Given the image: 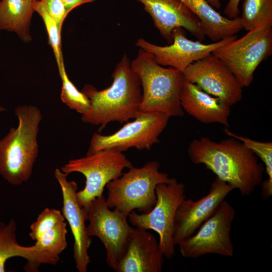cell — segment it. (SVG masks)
<instances>
[{
    "mask_svg": "<svg viewBox=\"0 0 272 272\" xmlns=\"http://www.w3.org/2000/svg\"><path fill=\"white\" fill-rule=\"evenodd\" d=\"M157 201L148 213L137 214L132 211L129 221L137 228L153 230L159 236V245L164 256L168 259L175 255L173 234L176 213L185 198V185L177 180L171 183H160L156 187Z\"/></svg>",
    "mask_w": 272,
    "mask_h": 272,
    "instance_id": "obj_9",
    "label": "cell"
},
{
    "mask_svg": "<svg viewBox=\"0 0 272 272\" xmlns=\"http://www.w3.org/2000/svg\"><path fill=\"white\" fill-rule=\"evenodd\" d=\"M135 1L144 5L155 26L168 42H172V33L176 28L188 31L200 41L204 39L199 20L181 0Z\"/></svg>",
    "mask_w": 272,
    "mask_h": 272,
    "instance_id": "obj_16",
    "label": "cell"
},
{
    "mask_svg": "<svg viewBox=\"0 0 272 272\" xmlns=\"http://www.w3.org/2000/svg\"><path fill=\"white\" fill-rule=\"evenodd\" d=\"M215 142L207 137L194 139L187 153L191 162L203 164L217 177L250 195L262 182L264 167L256 155L233 138Z\"/></svg>",
    "mask_w": 272,
    "mask_h": 272,
    "instance_id": "obj_1",
    "label": "cell"
},
{
    "mask_svg": "<svg viewBox=\"0 0 272 272\" xmlns=\"http://www.w3.org/2000/svg\"><path fill=\"white\" fill-rule=\"evenodd\" d=\"M212 54L225 64L243 88L248 87L256 69L272 54V24L259 25Z\"/></svg>",
    "mask_w": 272,
    "mask_h": 272,
    "instance_id": "obj_6",
    "label": "cell"
},
{
    "mask_svg": "<svg viewBox=\"0 0 272 272\" xmlns=\"http://www.w3.org/2000/svg\"><path fill=\"white\" fill-rule=\"evenodd\" d=\"M48 12L55 21L61 32L64 19L69 14L62 0H41Z\"/></svg>",
    "mask_w": 272,
    "mask_h": 272,
    "instance_id": "obj_28",
    "label": "cell"
},
{
    "mask_svg": "<svg viewBox=\"0 0 272 272\" xmlns=\"http://www.w3.org/2000/svg\"><path fill=\"white\" fill-rule=\"evenodd\" d=\"M66 223L65 221L58 224L40 236L34 244L39 250L59 258V255L66 248Z\"/></svg>",
    "mask_w": 272,
    "mask_h": 272,
    "instance_id": "obj_24",
    "label": "cell"
},
{
    "mask_svg": "<svg viewBox=\"0 0 272 272\" xmlns=\"http://www.w3.org/2000/svg\"><path fill=\"white\" fill-rule=\"evenodd\" d=\"M58 72L62 81L60 95L62 102L70 109L84 114L90 107L89 99L82 91H79L69 79L64 64L58 69Z\"/></svg>",
    "mask_w": 272,
    "mask_h": 272,
    "instance_id": "obj_25",
    "label": "cell"
},
{
    "mask_svg": "<svg viewBox=\"0 0 272 272\" xmlns=\"http://www.w3.org/2000/svg\"><path fill=\"white\" fill-rule=\"evenodd\" d=\"M66 11L69 14L75 8L86 3H92L95 0H62Z\"/></svg>",
    "mask_w": 272,
    "mask_h": 272,
    "instance_id": "obj_30",
    "label": "cell"
},
{
    "mask_svg": "<svg viewBox=\"0 0 272 272\" xmlns=\"http://www.w3.org/2000/svg\"><path fill=\"white\" fill-rule=\"evenodd\" d=\"M130 66L141 83L140 112H161L169 117L184 115L180 100L184 81L182 72L159 64L151 54L141 48Z\"/></svg>",
    "mask_w": 272,
    "mask_h": 272,
    "instance_id": "obj_4",
    "label": "cell"
},
{
    "mask_svg": "<svg viewBox=\"0 0 272 272\" xmlns=\"http://www.w3.org/2000/svg\"><path fill=\"white\" fill-rule=\"evenodd\" d=\"M184 80L232 106L242 98L243 87L225 64L212 53L189 65Z\"/></svg>",
    "mask_w": 272,
    "mask_h": 272,
    "instance_id": "obj_13",
    "label": "cell"
},
{
    "mask_svg": "<svg viewBox=\"0 0 272 272\" xmlns=\"http://www.w3.org/2000/svg\"><path fill=\"white\" fill-rule=\"evenodd\" d=\"M184 29L176 28L172 33V43L167 46H159L139 38L135 45L151 54L159 64L173 67L182 73L191 64L212 53L217 49L237 38L229 37L210 44L188 39Z\"/></svg>",
    "mask_w": 272,
    "mask_h": 272,
    "instance_id": "obj_12",
    "label": "cell"
},
{
    "mask_svg": "<svg viewBox=\"0 0 272 272\" xmlns=\"http://www.w3.org/2000/svg\"><path fill=\"white\" fill-rule=\"evenodd\" d=\"M64 221L59 210L46 208L39 214L36 221L30 226L29 237L36 241L43 233Z\"/></svg>",
    "mask_w": 272,
    "mask_h": 272,
    "instance_id": "obj_27",
    "label": "cell"
},
{
    "mask_svg": "<svg viewBox=\"0 0 272 272\" xmlns=\"http://www.w3.org/2000/svg\"><path fill=\"white\" fill-rule=\"evenodd\" d=\"M160 166L157 161L148 162L140 168L132 166L127 172L108 183L106 202L108 208H114L126 217L136 209L144 214L149 212L157 201L156 186L176 180L159 171Z\"/></svg>",
    "mask_w": 272,
    "mask_h": 272,
    "instance_id": "obj_5",
    "label": "cell"
},
{
    "mask_svg": "<svg viewBox=\"0 0 272 272\" xmlns=\"http://www.w3.org/2000/svg\"><path fill=\"white\" fill-rule=\"evenodd\" d=\"M5 110L6 109H5L4 107L0 106V112H3V111H5Z\"/></svg>",
    "mask_w": 272,
    "mask_h": 272,
    "instance_id": "obj_33",
    "label": "cell"
},
{
    "mask_svg": "<svg viewBox=\"0 0 272 272\" xmlns=\"http://www.w3.org/2000/svg\"><path fill=\"white\" fill-rule=\"evenodd\" d=\"M67 175L60 169L55 170L54 176L62 192V214L70 225L74 238V258L76 266L78 271L87 272L90 262L88 250L92 242L85 225L87 210L79 203L76 196L77 184L74 181H69Z\"/></svg>",
    "mask_w": 272,
    "mask_h": 272,
    "instance_id": "obj_15",
    "label": "cell"
},
{
    "mask_svg": "<svg viewBox=\"0 0 272 272\" xmlns=\"http://www.w3.org/2000/svg\"><path fill=\"white\" fill-rule=\"evenodd\" d=\"M15 114L18 125L0 140V174L9 183L20 185L31 177L38 157L42 115L38 107L27 105L16 107Z\"/></svg>",
    "mask_w": 272,
    "mask_h": 272,
    "instance_id": "obj_3",
    "label": "cell"
},
{
    "mask_svg": "<svg viewBox=\"0 0 272 272\" xmlns=\"http://www.w3.org/2000/svg\"><path fill=\"white\" fill-rule=\"evenodd\" d=\"M208 3L213 8L219 9L221 4L220 0H206Z\"/></svg>",
    "mask_w": 272,
    "mask_h": 272,
    "instance_id": "obj_31",
    "label": "cell"
},
{
    "mask_svg": "<svg viewBox=\"0 0 272 272\" xmlns=\"http://www.w3.org/2000/svg\"><path fill=\"white\" fill-rule=\"evenodd\" d=\"M169 117L161 112H141L133 121L112 134L104 135L95 132L86 156L110 149L121 152L131 148L150 150L154 144L159 142V137L167 125Z\"/></svg>",
    "mask_w": 272,
    "mask_h": 272,
    "instance_id": "obj_10",
    "label": "cell"
},
{
    "mask_svg": "<svg viewBox=\"0 0 272 272\" xmlns=\"http://www.w3.org/2000/svg\"><path fill=\"white\" fill-rule=\"evenodd\" d=\"M103 195L94 198L87 209V226L90 237L96 236L104 245L106 251V263L117 271L125 255L131 238L133 227L126 216L116 209H109Z\"/></svg>",
    "mask_w": 272,
    "mask_h": 272,
    "instance_id": "obj_8",
    "label": "cell"
},
{
    "mask_svg": "<svg viewBox=\"0 0 272 272\" xmlns=\"http://www.w3.org/2000/svg\"><path fill=\"white\" fill-rule=\"evenodd\" d=\"M180 100L184 111L197 120L229 126L231 106L203 91L196 85L184 80Z\"/></svg>",
    "mask_w": 272,
    "mask_h": 272,
    "instance_id": "obj_18",
    "label": "cell"
},
{
    "mask_svg": "<svg viewBox=\"0 0 272 272\" xmlns=\"http://www.w3.org/2000/svg\"><path fill=\"white\" fill-rule=\"evenodd\" d=\"M181 1L198 18L205 36L214 42L236 35L243 29L239 17H223L206 0Z\"/></svg>",
    "mask_w": 272,
    "mask_h": 272,
    "instance_id": "obj_20",
    "label": "cell"
},
{
    "mask_svg": "<svg viewBox=\"0 0 272 272\" xmlns=\"http://www.w3.org/2000/svg\"><path fill=\"white\" fill-rule=\"evenodd\" d=\"M32 8L41 17L45 24L48 36V42L52 47L58 69L63 63L61 44V31L54 19L48 12L45 5L41 1L34 0Z\"/></svg>",
    "mask_w": 272,
    "mask_h": 272,
    "instance_id": "obj_26",
    "label": "cell"
},
{
    "mask_svg": "<svg viewBox=\"0 0 272 272\" xmlns=\"http://www.w3.org/2000/svg\"><path fill=\"white\" fill-rule=\"evenodd\" d=\"M235 216L234 207L224 200L195 234L178 245L181 255L188 258H198L208 254L233 256L234 246L230 232Z\"/></svg>",
    "mask_w": 272,
    "mask_h": 272,
    "instance_id": "obj_11",
    "label": "cell"
},
{
    "mask_svg": "<svg viewBox=\"0 0 272 272\" xmlns=\"http://www.w3.org/2000/svg\"><path fill=\"white\" fill-rule=\"evenodd\" d=\"M34 12L25 0L0 1V30L15 32L24 41H30L29 26Z\"/></svg>",
    "mask_w": 272,
    "mask_h": 272,
    "instance_id": "obj_21",
    "label": "cell"
},
{
    "mask_svg": "<svg viewBox=\"0 0 272 272\" xmlns=\"http://www.w3.org/2000/svg\"><path fill=\"white\" fill-rule=\"evenodd\" d=\"M223 131L229 137L240 141L263 162L268 178L260 184L262 187L261 196L264 199L269 198L272 195V143L257 141L239 135L231 132L227 127Z\"/></svg>",
    "mask_w": 272,
    "mask_h": 272,
    "instance_id": "obj_22",
    "label": "cell"
},
{
    "mask_svg": "<svg viewBox=\"0 0 272 272\" xmlns=\"http://www.w3.org/2000/svg\"><path fill=\"white\" fill-rule=\"evenodd\" d=\"M233 189L231 185L216 177L206 195L196 201L184 199L176 213L173 234L174 245H178L193 235L215 213Z\"/></svg>",
    "mask_w": 272,
    "mask_h": 272,
    "instance_id": "obj_14",
    "label": "cell"
},
{
    "mask_svg": "<svg viewBox=\"0 0 272 272\" xmlns=\"http://www.w3.org/2000/svg\"><path fill=\"white\" fill-rule=\"evenodd\" d=\"M25 1L28 6L32 7V4L33 2L34 1V0H25Z\"/></svg>",
    "mask_w": 272,
    "mask_h": 272,
    "instance_id": "obj_32",
    "label": "cell"
},
{
    "mask_svg": "<svg viewBox=\"0 0 272 272\" xmlns=\"http://www.w3.org/2000/svg\"><path fill=\"white\" fill-rule=\"evenodd\" d=\"M131 166L132 163L122 152L110 149L71 160L60 170L68 175L78 172L84 175L85 186L77 191L76 196L80 205L87 210L94 198L103 195L108 183L120 177L125 168Z\"/></svg>",
    "mask_w": 272,
    "mask_h": 272,
    "instance_id": "obj_7",
    "label": "cell"
},
{
    "mask_svg": "<svg viewBox=\"0 0 272 272\" xmlns=\"http://www.w3.org/2000/svg\"><path fill=\"white\" fill-rule=\"evenodd\" d=\"M240 0H229L224 10V14L229 19H234L238 17L239 14V4Z\"/></svg>",
    "mask_w": 272,
    "mask_h": 272,
    "instance_id": "obj_29",
    "label": "cell"
},
{
    "mask_svg": "<svg viewBox=\"0 0 272 272\" xmlns=\"http://www.w3.org/2000/svg\"><path fill=\"white\" fill-rule=\"evenodd\" d=\"M17 224L12 218L7 224L0 222V272H5V263L10 258H24L27 263L24 268L26 271L36 272L43 264H56L58 260L51 254L38 250L34 245L24 246L20 245L16 236Z\"/></svg>",
    "mask_w": 272,
    "mask_h": 272,
    "instance_id": "obj_19",
    "label": "cell"
},
{
    "mask_svg": "<svg viewBox=\"0 0 272 272\" xmlns=\"http://www.w3.org/2000/svg\"><path fill=\"white\" fill-rule=\"evenodd\" d=\"M164 257L152 234L147 230L133 228L127 250L116 272H161Z\"/></svg>",
    "mask_w": 272,
    "mask_h": 272,
    "instance_id": "obj_17",
    "label": "cell"
},
{
    "mask_svg": "<svg viewBox=\"0 0 272 272\" xmlns=\"http://www.w3.org/2000/svg\"><path fill=\"white\" fill-rule=\"evenodd\" d=\"M240 18L247 31L263 23L272 24V0H244Z\"/></svg>",
    "mask_w": 272,
    "mask_h": 272,
    "instance_id": "obj_23",
    "label": "cell"
},
{
    "mask_svg": "<svg viewBox=\"0 0 272 272\" xmlns=\"http://www.w3.org/2000/svg\"><path fill=\"white\" fill-rule=\"evenodd\" d=\"M111 77L113 83L105 89L99 91L87 84L82 91L89 99L90 106L82 114L81 120L86 123L100 125L99 132L110 122L122 123L135 118L141 112V81L131 69L126 54L117 64Z\"/></svg>",
    "mask_w": 272,
    "mask_h": 272,
    "instance_id": "obj_2",
    "label": "cell"
}]
</instances>
